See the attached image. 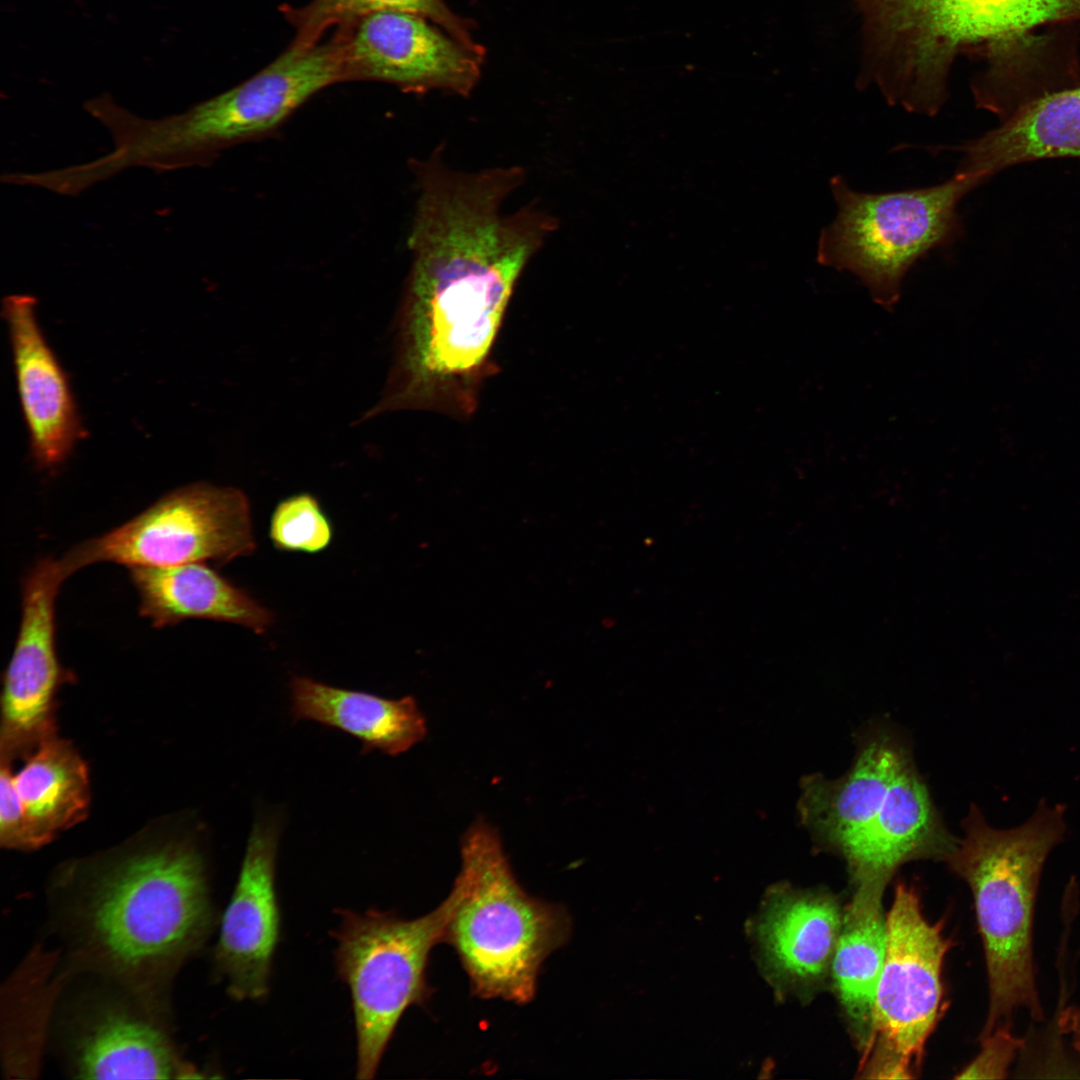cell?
<instances>
[{
	"mask_svg": "<svg viewBox=\"0 0 1080 1080\" xmlns=\"http://www.w3.org/2000/svg\"><path fill=\"white\" fill-rule=\"evenodd\" d=\"M332 526L319 502L302 493L282 500L274 509L269 536L283 551L316 553L332 539Z\"/></svg>",
	"mask_w": 1080,
	"mask_h": 1080,
	"instance_id": "obj_25",
	"label": "cell"
},
{
	"mask_svg": "<svg viewBox=\"0 0 1080 1080\" xmlns=\"http://www.w3.org/2000/svg\"><path fill=\"white\" fill-rule=\"evenodd\" d=\"M464 891V881L457 876L449 895L434 910L412 920L378 910L339 913L335 962L352 999L358 1079L374 1078L403 1013L425 1000L430 951L444 942Z\"/></svg>",
	"mask_w": 1080,
	"mask_h": 1080,
	"instance_id": "obj_7",
	"label": "cell"
},
{
	"mask_svg": "<svg viewBox=\"0 0 1080 1080\" xmlns=\"http://www.w3.org/2000/svg\"><path fill=\"white\" fill-rule=\"evenodd\" d=\"M886 929L873 1030L858 1072L866 1078L909 1079L919 1070L925 1043L944 1011L941 975L951 943L940 923L927 921L916 890L905 883L895 887Z\"/></svg>",
	"mask_w": 1080,
	"mask_h": 1080,
	"instance_id": "obj_9",
	"label": "cell"
},
{
	"mask_svg": "<svg viewBox=\"0 0 1080 1080\" xmlns=\"http://www.w3.org/2000/svg\"><path fill=\"white\" fill-rule=\"evenodd\" d=\"M1008 1027L996 1028L980 1040L982 1048L978 1055L956 1078L958 1079H1005L1014 1059L1023 1049L1025 1040L1015 1036Z\"/></svg>",
	"mask_w": 1080,
	"mask_h": 1080,
	"instance_id": "obj_26",
	"label": "cell"
},
{
	"mask_svg": "<svg viewBox=\"0 0 1080 1080\" xmlns=\"http://www.w3.org/2000/svg\"><path fill=\"white\" fill-rule=\"evenodd\" d=\"M912 761L888 729L862 738L851 769L834 780L812 775L803 783L800 813L815 839L843 853L871 825L902 769Z\"/></svg>",
	"mask_w": 1080,
	"mask_h": 1080,
	"instance_id": "obj_16",
	"label": "cell"
},
{
	"mask_svg": "<svg viewBox=\"0 0 1080 1080\" xmlns=\"http://www.w3.org/2000/svg\"><path fill=\"white\" fill-rule=\"evenodd\" d=\"M344 82L335 39L290 46L241 84L185 112L159 119L125 115L119 145L125 163L157 172L210 165L223 151L272 136L321 90Z\"/></svg>",
	"mask_w": 1080,
	"mask_h": 1080,
	"instance_id": "obj_5",
	"label": "cell"
},
{
	"mask_svg": "<svg viewBox=\"0 0 1080 1080\" xmlns=\"http://www.w3.org/2000/svg\"><path fill=\"white\" fill-rule=\"evenodd\" d=\"M954 149L962 154L956 173L981 184L1022 163L1080 159V85L1029 101L998 127Z\"/></svg>",
	"mask_w": 1080,
	"mask_h": 1080,
	"instance_id": "obj_20",
	"label": "cell"
},
{
	"mask_svg": "<svg viewBox=\"0 0 1080 1080\" xmlns=\"http://www.w3.org/2000/svg\"><path fill=\"white\" fill-rule=\"evenodd\" d=\"M295 28L291 44L311 46L337 28L365 14L379 10H401L428 18L462 43L476 49L471 23L450 10L444 0H311L301 7L282 9Z\"/></svg>",
	"mask_w": 1080,
	"mask_h": 1080,
	"instance_id": "obj_24",
	"label": "cell"
},
{
	"mask_svg": "<svg viewBox=\"0 0 1080 1080\" xmlns=\"http://www.w3.org/2000/svg\"><path fill=\"white\" fill-rule=\"evenodd\" d=\"M957 842L911 761L894 780L871 825L842 855L852 882H889L895 870L910 860H947Z\"/></svg>",
	"mask_w": 1080,
	"mask_h": 1080,
	"instance_id": "obj_18",
	"label": "cell"
},
{
	"mask_svg": "<svg viewBox=\"0 0 1080 1080\" xmlns=\"http://www.w3.org/2000/svg\"><path fill=\"white\" fill-rule=\"evenodd\" d=\"M67 1032L71 1069L78 1078L167 1079L191 1072L162 1026L119 1000L84 1005Z\"/></svg>",
	"mask_w": 1080,
	"mask_h": 1080,
	"instance_id": "obj_15",
	"label": "cell"
},
{
	"mask_svg": "<svg viewBox=\"0 0 1080 1080\" xmlns=\"http://www.w3.org/2000/svg\"><path fill=\"white\" fill-rule=\"evenodd\" d=\"M128 569L139 597V613L155 628L206 619L261 634L272 623L269 610L203 562Z\"/></svg>",
	"mask_w": 1080,
	"mask_h": 1080,
	"instance_id": "obj_21",
	"label": "cell"
},
{
	"mask_svg": "<svg viewBox=\"0 0 1080 1080\" xmlns=\"http://www.w3.org/2000/svg\"><path fill=\"white\" fill-rule=\"evenodd\" d=\"M23 758L17 773L11 761L1 758L0 788L12 796L20 812L15 850H33L87 816L89 773L75 747L56 734Z\"/></svg>",
	"mask_w": 1080,
	"mask_h": 1080,
	"instance_id": "obj_19",
	"label": "cell"
},
{
	"mask_svg": "<svg viewBox=\"0 0 1080 1080\" xmlns=\"http://www.w3.org/2000/svg\"><path fill=\"white\" fill-rule=\"evenodd\" d=\"M36 304L29 294L8 295L2 302V315L31 457L40 469L54 470L86 432L68 375L38 323Z\"/></svg>",
	"mask_w": 1080,
	"mask_h": 1080,
	"instance_id": "obj_13",
	"label": "cell"
},
{
	"mask_svg": "<svg viewBox=\"0 0 1080 1080\" xmlns=\"http://www.w3.org/2000/svg\"><path fill=\"white\" fill-rule=\"evenodd\" d=\"M291 715L346 732L362 742V753L396 756L423 741L427 720L416 699H387L295 676L290 682Z\"/></svg>",
	"mask_w": 1080,
	"mask_h": 1080,
	"instance_id": "obj_23",
	"label": "cell"
},
{
	"mask_svg": "<svg viewBox=\"0 0 1080 1080\" xmlns=\"http://www.w3.org/2000/svg\"><path fill=\"white\" fill-rule=\"evenodd\" d=\"M278 817H258L248 837L231 900L225 910L214 961L236 1000H258L268 993L280 912L275 890Z\"/></svg>",
	"mask_w": 1080,
	"mask_h": 1080,
	"instance_id": "obj_12",
	"label": "cell"
},
{
	"mask_svg": "<svg viewBox=\"0 0 1080 1080\" xmlns=\"http://www.w3.org/2000/svg\"><path fill=\"white\" fill-rule=\"evenodd\" d=\"M1065 807L1040 800L1022 824L997 829L972 805L964 836L947 858L973 895L989 988L980 1040L996 1028H1012L1025 1009L1034 1021L1044 1012L1035 981L1033 922L1045 861L1066 833Z\"/></svg>",
	"mask_w": 1080,
	"mask_h": 1080,
	"instance_id": "obj_3",
	"label": "cell"
},
{
	"mask_svg": "<svg viewBox=\"0 0 1080 1080\" xmlns=\"http://www.w3.org/2000/svg\"><path fill=\"white\" fill-rule=\"evenodd\" d=\"M254 549L246 495L197 482L166 493L122 525L75 545L58 565L67 579L100 562L127 568L206 561L224 565Z\"/></svg>",
	"mask_w": 1080,
	"mask_h": 1080,
	"instance_id": "obj_8",
	"label": "cell"
},
{
	"mask_svg": "<svg viewBox=\"0 0 1080 1080\" xmlns=\"http://www.w3.org/2000/svg\"><path fill=\"white\" fill-rule=\"evenodd\" d=\"M887 883L879 879L853 883L854 894L843 912L831 966L834 991L862 1054L873 1030L876 993L886 957L882 898Z\"/></svg>",
	"mask_w": 1080,
	"mask_h": 1080,
	"instance_id": "obj_22",
	"label": "cell"
},
{
	"mask_svg": "<svg viewBox=\"0 0 1080 1080\" xmlns=\"http://www.w3.org/2000/svg\"><path fill=\"white\" fill-rule=\"evenodd\" d=\"M64 581L58 561L45 557L22 582L21 619L1 697V758L11 762L56 734L55 696L71 680L56 645V598Z\"/></svg>",
	"mask_w": 1080,
	"mask_h": 1080,
	"instance_id": "obj_11",
	"label": "cell"
},
{
	"mask_svg": "<svg viewBox=\"0 0 1080 1080\" xmlns=\"http://www.w3.org/2000/svg\"><path fill=\"white\" fill-rule=\"evenodd\" d=\"M460 857L465 891L444 942L456 951L475 995L526 1004L535 997L542 963L568 939V913L524 890L484 816L464 831Z\"/></svg>",
	"mask_w": 1080,
	"mask_h": 1080,
	"instance_id": "obj_4",
	"label": "cell"
},
{
	"mask_svg": "<svg viewBox=\"0 0 1080 1080\" xmlns=\"http://www.w3.org/2000/svg\"><path fill=\"white\" fill-rule=\"evenodd\" d=\"M70 870L63 917L76 954L151 1000L212 926L199 849L183 837H142Z\"/></svg>",
	"mask_w": 1080,
	"mask_h": 1080,
	"instance_id": "obj_2",
	"label": "cell"
},
{
	"mask_svg": "<svg viewBox=\"0 0 1080 1080\" xmlns=\"http://www.w3.org/2000/svg\"><path fill=\"white\" fill-rule=\"evenodd\" d=\"M1057 1029L1071 1037L1072 1046L1080 1060V1007H1066L1057 1019Z\"/></svg>",
	"mask_w": 1080,
	"mask_h": 1080,
	"instance_id": "obj_27",
	"label": "cell"
},
{
	"mask_svg": "<svg viewBox=\"0 0 1080 1080\" xmlns=\"http://www.w3.org/2000/svg\"><path fill=\"white\" fill-rule=\"evenodd\" d=\"M441 156L438 148L412 167L418 198L398 355L364 419L423 406L440 386L477 372L520 275L557 227L535 206L502 211L524 178L521 167L466 173L448 168Z\"/></svg>",
	"mask_w": 1080,
	"mask_h": 1080,
	"instance_id": "obj_1",
	"label": "cell"
},
{
	"mask_svg": "<svg viewBox=\"0 0 1080 1080\" xmlns=\"http://www.w3.org/2000/svg\"><path fill=\"white\" fill-rule=\"evenodd\" d=\"M891 1L909 41L943 65L975 45L998 44L1043 24L1080 20V0Z\"/></svg>",
	"mask_w": 1080,
	"mask_h": 1080,
	"instance_id": "obj_14",
	"label": "cell"
},
{
	"mask_svg": "<svg viewBox=\"0 0 1080 1080\" xmlns=\"http://www.w3.org/2000/svg\"><path fill=\"white\" fill-rule=\"evenodd\" d=\"M979 185L955 172L929 187L869 193L834 176L830 189L837 213L820 233L817 262L854 275L876 304L893 311L909 270L931 251L960 238L958 205Z\"/></svg>",
	"mask_w": 1080,
	"mask_h": 1080,
	"instance_id": "obj_6",
	"label": "cell"
},
{
	"mask_svg": "<svg viewBox=\"0 0 1080 1080\" xmlns=\"http://www.w3.org/2000/svg\"><path fill=\"white\" fill-rule=\"evenodd\" d=\"M345 81H376L406 92L443 90L468 96L484 49L472 48L421 15L379 10L336 28Z\"/></svg>",
	"mask_w": 1080,
	"mask_h": 1080,
	"instance_id": "obj_10",
	"label": "cell"
},
{
	"mask_svg": "<svg viewBox=\"0 0 1080 1080\" xmlns=\"http://www.w3.org/2000/svg\"><path fill=\"white\" fill-rule=\"evenodd\" d=\"M842 918L829 893L778 888L757 926L762 957L776 984L804 996L822 988L831 974Z\"/></svg>",
	"mask_w": 1080,
	"mask_h": 1080,
	"instance_id": "obj_17",
	"label": "cell"
}]
</instances>
